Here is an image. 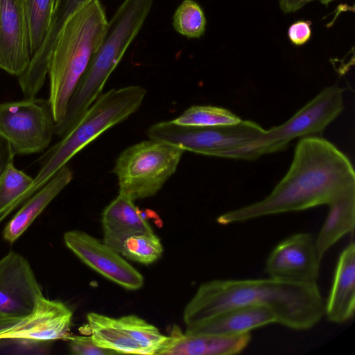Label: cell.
<instances>
[{"label":"cell","instance_id":"13","mask_svg":"<svg viewBox=\"0 0 355 355\" xmlns=\"http://www.w3.org/2000/svg\"><path fill=\"white\" fill-rule=\"evenodd\" d=\"M64 241L84 263L104 277L128 290L142 287V275L105 243L80 230L65 232Z\"/></svg>","mask_w":355,"mask_h":355},{"label":"cell","instance_id":"6","mask_svg":"<svg viewBox=\"0 0 355 355\" xmlns=\"http://www.w3.org/2000/svg\"><path fill=\"white\" fill-rule=\"evenodd\" d=\"M261 125L249 120L229 125L191 126L161 121L147 130L149 139L176 146L184 151L213 157L252 160V146L265 135Z\"/></svg>","mask_w":355,"mask_h":355},{"label":"cell","instance_id":"8","mask_svg":"<svg viewBox=\"0 0 355 355\" xmlns=\"http://www.w3.org/2000/svg\"><path fill=\"white\" fill-rule=\"evenodd\" d=\"M55 126L49 99L33 97L0 103V136L15 154L44 150L52 140Z\"/></svg>","mask_w":355,"mask_h":355},{"label":"cell","instance_id":"22","mask_svg":"<svg viewBox=\"0 0 355 355\" xmlns=\"http://www.w3.org/2000/svg\"><path fill=\"white\" fill-rule=\"evenodd\" d=\"M329 209L315 239L320 257L342 237L354 234L355 223V190L347 192L328 205Z\"/></svg>","mask_w":355,"mask_h":355},{"label":"cell","instance_id":"1","mask_svg":"<svg viewBox=\"0 0 355 355\" xmlns=\"http://www.w3.org/2000/svg\"><path fill=\"white\" fill-rule=\"evenodd\" d=\"M355 190V173L348 157L327 139L315 135L297 143L291 165L271 193L260 201L223 213L220 225L329 205Z\"/></svg>","mask_w":355,"mask_h":355},{"label":"cell","instance_id":"5","mask_svg":"<svg viewBox=\"0 0 355 355\" xmlns=\"http://www.w3.org/2000/svg\"><path fill=\"white\" fill-rule=\"evenodd\" d=\"M146 94V89L139 85L112 89L102 94L60 141L41 157L39 171L24 195V202L83 148L135 113Z\"/></svg>","mask_w":355,"mask_h":355},{"label":"cell","instance_id":"26","mask_svg":"<svg viewBox=\"0 0 355 355\" xmlns=\"http://www.w3.org/2000/svg\"><path fill=\"white\" fill-rule=\"evenodd\" d=\"M191 126H219L236 124L241 119L230 110L212 105H193L172 120Z\"/></svg>","mask_w":355,"mask_h":355},{"label":"cell","instance_id":"20","mask_svg":"<svg viewBox=\"0 0 355 355\" xmlns=\"http://www.w3.org/2000/svg\"><path fill=\"white\" fill-rule=\"evenodd\" d=\"M102 224L103 243L117 252L127 237L153 232L134 201L119 194L104 209Z\"/></svg>","mask_w":355,"mask_h":355},{"label":"cell","instance_id":"16","mask_svg":"<svg viewBox=\"0 0 355 355\" xmlns=\"http://www.w3.org/2000/svg\"><path fill=\"white\" fill-rule=\"evenodd\" d=\"M91 0H56L49 30L39 50L33 55L26 71L19 77L22 92L35 96L44 85L50 56L56 39L67 20Z\"/></svg>","mask_w":355,"mask_h":355},{"label":"cell","instance_id":"28","mask_svg":"<svg viewBox=\"0 0 355 355\" xmlns=\"http://www.w3.org/2000/svg\"><path fill=\"white\" fill-rule=\"evenodd\" d=\"M69 351L76 355H113L116 352L98 346L91 336H69Z\"/></svg>","mask_w":355,"mask_h":355},{"label":"cell","instance_id":"30","mask_svg":"<svg viewBox=\"0 0 355 355\" xmlns=\"http://www.w3.org/2000/svg\"><path fill=\"white\" fill-rule=\"evenodd\" d=\"M15 155L9 143L0 136V180L7 166L13 162Z\"/></svg>","mask_w":355,"mask_h":355},{"label":"cell","instance_id":"12","mask_svg":"<svg viewBox=\"0 0 355 355\" xmlns=\"http://www.w3.org/2000/svg\"><path fill=\"white\" fill-rule=\"evenodd\" d=\"M44 297L28 260L14 251L0 259V317L26 318Z\"/></svg>","mask_w":355,"mask_h":355},{"label":"cell","instance_id":"29","mask_svg":"<svg viewBox=\"0 0 355 355\" xmlns=\"http://www.w3.org/2000/svg\"><path fill=\"white\" fill-rule=\"evenodd\" d=\"M311 22L309 21H297L292 24L288 30V36L291 42L301 46L306 43L311 36Z\"/></svg>","mask_w":355,"mask_h":355},{"label":"cell","instance_id":"21","mask_svg":"<svg viewBox=\"0 0 355 355\" xmlns=\"http://www.w3.org/2000/svg\"><path fill=\"white\" fill-rule=\"evenodd\" d=\"M73 179L67 165L62 167L49 182L31 196L7 223L3 237L13 243L29 227L35 218Z\"/></svg>","mask_w":355,"mask_h":355},{"label":"cell","instance_id":"18","mask_svg":"<svg viewBox=\"0 0 355 355\" xmlns=\"http://www.w3.org/2000/svg\"><path fill=\"white\" fill-rule=\"evenodd\" d=\"M355 310V244L351 241L338 259L324 314L334 323L351 320Z\"/></svg>","mask_w":355,"mask_h":355},{"label":"cell","instance_id":"33","mask_svg":"<svg viewBox=\"0 0 355 355\" xmlns=\"http://www.w3.org/2000/svg\"><path fill=\"white\" fill-rule=\"evenodd\" d=\"M319 1H320V2L321 3L324 4V5H327L328 3H329L333 0H319Z\"/></svg>","mask_w":355,"mask_h":355},{"label":"cell","instance_id":"11","mask_svg":"<svg viewBox=\"0 0 355 355\" xmlns=\"http://www.w3.org/2000/svg\"><path fill=\"white\" fill-rule=\"evenodd\" d=\"M321 261L313 236L297 233L275 246L267 259L266 271L279 281L317 284Z\"/></svg>","mask_w":355,"mask_h":355},{"label":"cell","instance_id":"23","mask_svg":"<svg viewBox=\"0 0 355 355\" xmlns=\"http://www.w3.org/2000/svg\"><path fill=\"white\" fill-rule=\"evenodd\" d=\"M33 178L16 168L13 162L5 170L0 180V223L24 203V197Z\"/></svg>","mask_w":355,"mask_h":355},{"label":"cell","instance_id":"9","mask_svg":"<svg viewBox=\"0 0 355 355\" xmlns=\"http://www.w3.org/2000/svg\"><path fill=\"white\" fill-rule=\"evenodd\" d=\"M87 320L93 341L118 354L161 355L170 340L135 315L115 318L92 312Z\"/></svg>","mask_w":355,"mask_h":355},{"label":"cell","instance_id":"7","mask_svg":"<svg viewBox=\"0 0 355 355\" xmlns=\"http://www.w3.org/2000/svg\"><path fill=\"white\" fill-rule=\"evenodd\" d=\"M184 152L153 139L128 147L112 170L118 179L119 194L132 201L154 196L176 171Z\"/></svg>","mask_w":355,"mask_h":355},{"label":"cell","instance_id":"17","mask_svg":"<svg viewBox=\"0 0 355 355\" xmlns=\"http://www.w3.org/2000/svg\"><path fill=\"white\" fill-rule=\"evenodd\" d=\"M272 323H277V318L270 309L262 306H241L224 311L196 324L187 326L185 333L236 336Z\"/></svg>","mask_w":355,"mask_h":355},{"label":"cell","instance_id":"3","mask_svg":"<svg viewBox=\"0 0 355 355\" xmlns=\"http://www.w3.org/2000/svg\"><path fill=\"white\" fill-rule=\"evenodd\" d=\"M108 21L100 0L78 9L62 26L48 67L49 101L55 123L64 116L69 99L99 46Z\"/></svg>","mask_w":355,"mask_h":355},{"label":"cell","instance_id":"27","mask_svg":"<svg viewBox=\"0 0 355 355\" xmlns=\"http://www.w3.org/2000/svg\"><path fill=\"white\" fill-rule=\"evenodd\" d=\"M173 26L188 38H199L205 31L206 18L201 7L193 0H184L173 15Z\"/></svg>","mask_w":355,"mask_h":355},{"label":"cell","instance_id":"4","mask_svg":"<svg viewBox=\"0 0 355 355\" xmlns=\"http://www.w3.org/2000/svg\"><path fill=\"white\" fill-rule=\"evenodd\" d=\"M153 0H124L108 21L105 34L79 80L55 134L66 135L103 94L108 78L141 31Z\"/></svg>","mask_w":355,"mask_h":355},{"label":"cell","instance_id":"24","mask_svg":"<svg viewBox=\"0 0 355 355\" xmlns=\"http://www.w3.org/2000/svg\"><path fill=\"white\" fill-rule=\"evenodd\" d=\"M56 0H23L31 58L43 44Z\"/></svg>","mask_w":355,"mask_h":355},{"label":"cell","instance_id":"14","mask_svg":"<svg viewBox=\"0 0 355 355\" xmlns=\"http://www.w3.org/2000/svg\"><path fill=\"white\" fill-rule=\"evenodd\" d=\"M31 60L23 0H0V69L19 77Z\"/></svg>","mask_w":355,"mask_h":355},{"label":"cell","instance_id":"32","mask_svg":"<svg viewBox=\"0 0 355 355\" xmlns=\"http://www.w3.org/2000/svg\"><path fill=\"white\" fill-rule=\"evenodd\" d=\"M26 318L0 317V334L12 329L20 324Z\"/></svg>","mask_w":355,"mask_h":355},{"label":"cell","instance_id":"15","mask_svg":"<svg viewBox=\"0 0 355 355\" xmlns=\"http://www.w3.org/2000/svg\"><path fill=\"white\" fill-rule=\"evenodd\" d=\"M73 313L63 302L42 297L31 314L12 329L0 334V340L46 342L67 339Z\"/></svg>","mask_w":355,"mask_h":355},{"label":"cell","instance_id":"19","mask_svg":"<svg viewBox=\"0 0 355 355\" xmlns=\"http://www.w3.org/2000/svg\"><path fill=\"white\" fill-rule=\"evenodd\" d=\"M162 354L233 355L242 352L251 340L250 333L236 336L191 334L175 327Z\"/></svg>","mask_w":355,"mask_h":355},{"label":"cell","instance_id":"10","mask_svg":"<svg viewBox=\"0 0 355 355\" xmlns=\"http://www.w3.org/2000/svg\"><path fill=\"white\" fill-rule=\"evenodd\" d=\"M343 109V89L324 88L285 123L266 130L258 143L259 156L282 151L294 139L322 132Z\"/></svg>","mask_w":355,"mask_h":355},{"label":"cell","instance_id":"2","mask_svg":"<svg viewBox=\"0 0 355 355\" xmlns=\"http://www.w3.org/2000/svg\"><path fill=\"white\" fill-rule=\"evenodd\" d=\"M262 306L277 315V323L293 330H306L324 315L317 284H295L272 278L214 279L202 284L186 305L185 324L191 326L233 308Z\"/></svg>","mask_w":355,"mask_h":355},{"label":"cell","instance_id":"25","mask_svg":"<svg viewBox=\"0 0 355 355\" xmlns=\"http://www.w3.org/2000/svg\"><path fill=\"white\" fill-rule=\"evenodd\" d=\"M163 250L159 238L151 232L127 237L122 242L118 252L130 260L146 265L158 260Z\"/></svg>","mask_w":355,"mask_h":355},{"label":"cell","instance_id":"31","mask_svg":"<svg viewBox=\"0 0 355 355\" xmlns=\"http://www.w3.org/2000/svg\"><path fill=\"white\" fill-rule=\"evenodd\" d=\"M279 3L284 13H290L297 11L307 3L306 0H279Z\"/></svg>","mask_w":355,"mask_h":355},{"label":"cell","instance_id":"34","mask_svg":"<svg viewBox=\"0 0 355 355\" xmlns=\"http://www.w3.org/2000/svg\"><path fill=\"white\" fill-rule=\"evenodd\" d=\"M311 1H313V0H306V3Z\"/></svg>","mask_w":355,"mask_h":355}]
</instances>
